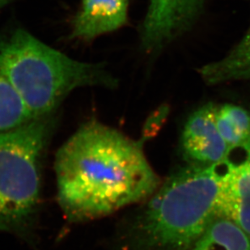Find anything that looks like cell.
<instances>
[{
  "label": "cell",
  "mask_w": 250,
  "mask_h": 250,
  "mask_svg": "<svg viewBox=\"0 0 250 250\" xmlns=\"http://www.w3.org/2000/svg\"><path fill=\"white\" fill-rule=\"evenodd\" d=\"M201 78L210 85L231 81H250V28L243 39L219 61L199 69Z\"/></svg>",
  "instance_id": "cell-9"
},
{
  "label": "cell",
  "mask_w": 250,
  "mask_h": 250,
  "mask_svg": "<svg viewBox=\"0 0 250 250\" xmlns=\"http://www.w3.org/2000/svg\"><path fill=\"white\" fill-rule=\"evenodd\" d=\"M135 141L97 120L79 128L55 158L58 202L71 222L111 215L146 200L161 186Z\"/></svg>",
  "instance_id": "cell-1"
},
{
  "label": "cell",
  "mask_w": 250,
  "mask_h": 250,
  "mask_svg": "<svg viewBox=\"0 0 250 250\" xmlns=\"http://www.w3.org/2000/svg\"><path fill=\"white\" fill-rule=\"evenodd\" d=\"M206 0H150L142 25L143 47L156 52L188 30Z\"/></svg>",
  "instance_id": "cell-5"
},
{
  "label": "cell",
  "mask_w": 250,
  "mask_h": 250,
  "mask_svg": "<svg viewBox=\"0 0 250 250\" xmlns=\"http://www.w3.org/2000/svg\"><path fill=\"white\" fill-rule=\"evenodd\" d=\"M189 250H250V236L236 223L216 215Z\"/></svg>",
  "instance_id": "cell-10"
},
{
  "label": "cell",
  "mask_w": 250,
  "mask_h": 250,
  "mask_svg": "<svg viewBox=\"0 0 250 250\" xmlns=\"http://www.w3.org/2000/svg\"><path fill=\"white\" fill-rule=\"evenodd\" d=\"M224 161L171 175L118 225L110 250H189L216 215Z\"/></svg>",
  "instance_id": "cell-2"
},
{
  "label": "cell",
  "mask_w": 250,
  "mask_h": 250,
  "mask_svg": "<svg viewBox=\"0 0 250 250\" xmlns=\"http://www.w3.org/2000/svg\"><path fill=\"white\" fill-rule=\"evenodd\" d=\"M54 113L0 135V231L28 244L37 240L45 151Z\"/></svg>",
  "instance_id": "cell-4"
},
{
  "label": "cell",
  "mask_w": 250,
  "mask_h": 250,
  "mask_svg": "<svg viewBox=\"0 0 250 250\" xmlns=\"http://www.w3.org/2000/svg\"><path fill=\"white\" fill-rule=\"evenodd\" d=\"M216 106L208 104L196 109L187 119L182 132L183 154L190 165L210 166L226 158L229 147L218 130Z\"/></svg>",
  "instance_id": "cell-7"
},
{
  "label": "cell",
  "mask_w": 250,
  "mask_h": 250,
  "mask_svg": "<svg viewBox=\"0 0 250 250\" xmlns=\"http://www.w3.org/2000/svg\"><path fill=\"white\" fill-rule=\"evenodd\" d=\"M34 119L17 90L0 76V135Z\"/></svg>",
  "instance_id": "cell-12"
},
{
  "label": "cell",
  "mask_w": 250,
  "mask_h": 250,
  "mask_svg": "<svg viewBox=\"0 0 250 250\" xmlns=\"http://www.w3.org/2000/svg\"><path fill=\"white\" fill-rule=\"evenodd\" d=\"M168 113L167 108H161L156 110L152 115L148 118L144 129V140L149 138L153 137L156 133L161 130L163 123L166 122Z\"/></svg>",
  "instance_id": "cell-13"
},
{
  "label": "cell",
  "mask_w": 250,
  "mask_h": 250,
  "mask_svg": "<svg viewBox=\"0 0 250 250\" xmlns=\"http://www.w3.org/2000/svg\"><path fill=\"white\" fill-rule=\"evenodd\" d=\"M216 215L229 218L250 236V139L229 149Z\"/></svg>",
  "instance_id": "cell-6"
},
{
  "label": "cell",
  "mask_w": 250,
  "mask_h": 250,
  "mask_svg": "<svg viewBox=\"0 0 250 250\" xmlns=\"http://www.w3.org/2000/svg\"><path fill=\"white\" fill-rule=\"evenodd\" d=\"M129 0H82L71 38L90 41L117 30L127 22Z\"/></svg>",
  "instance_id": "cell-8"
},
{
  "label": "cell",
  "mask_w": 250,
  "mask_h": 250,
  "mask_svg": "<svg viewBox=\"0 0 250 250\" xmlns=\"http://www.w3.org/2000/svg\"><path fill=\"white\" fill-rule=\"evenodd\" d=\"M215 121L229 149L240 146L250 139V113L243 107L233 104L216 107Z\"/></svg>",
  "instance_id": "cell-11"
},
{
  "label": "cell",
  "mask_w": 250,
  "mask_h": 250,
  "mask_svg": "<svg viewBox=\"0 0 250 250\" xmlns=\"http://www.w3.org/2000/svg\"><path fill=\"white\" fill-rule=\"evenodd\" d=\"M0 76L17 90L33 118L55 113L78 87L118 84L103 64L76 61L21 28L0 39Z\"/></svg>",
  "instance_id": "cell-3"
},
{
  "label": "cell",
  "mask_w": 250,
  "mask_h": 250,
  "mask_svg": "<svg viewBox=\"0 0 250 250\" xmlns=\"http://www.w3.org/2000/svg\"><path fill=\"white\" fill-rule=\"evenodd\" d=\"M11 0H0V8L3 7L4 5L7 4Z\"/></svg>",
  "instance_id": "cell-14"
}]
</instances>
